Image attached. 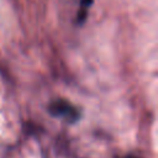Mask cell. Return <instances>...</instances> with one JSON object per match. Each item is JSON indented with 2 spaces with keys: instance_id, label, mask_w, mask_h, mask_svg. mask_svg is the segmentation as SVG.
<instances>
[{
  "instance_id": "1",
  "label": "cell",
  "mask_w": 158,
  "mask_h": 158,
  "mask_svg": "<svg viewBox=\"0 0 158 158\" xmlns=\"http://www.w3.org/2000/svg\"><path fill=\"white\" fill-rule=\"evenodd\" d=\"M48 112L54 117H63L70 123L77 122L80 118V111L75 106H73L70 102L63 99L52 101L48 105Z\"/></svg>"
},
{
  "instance_id": "2",
  "label": "cell",
  "mask_w": 158,
  "mask_h": 158,
  "mask_svg": "<svg viewBox=\"0 0 158 158\" xmlns=\"http://www.w3.org/2000/svg\"><path fill=\"white\" fill-rule=\"evenodd\" d=\"M80 4H81V10L78 12V22L79 23H81L86 19V9L91 6L93 0H80Z\"/></svg>"
},
{
  "instance_id": "3",
  "label": "cell",
  "mask_w": 158,
  "mask_h": 158,
  "mask_svg": "<svg viewBox=\"0 0 158 158\" xmlns=\"http://www.w3.org/2000/svg\"><path fill=\"white\" fill-rule=\"evenodd\" d=\"M126 158H139V157H136V156H127Z\"/></svg>"
}]
</instances>
